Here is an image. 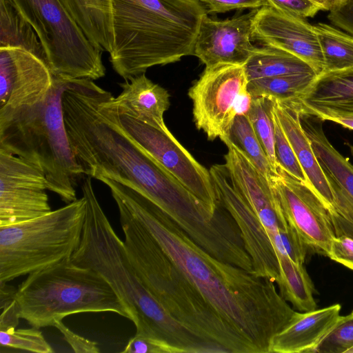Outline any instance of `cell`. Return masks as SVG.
I'll return each instance as SVG.
<instances>
[{
	"mask_svg": "<svg viewBox=\"0 0 353 353\" xmlns=\"http://www.w3.org/2000/svg\"><path fill=\"white\" fill-rule=\"evenodd\" d=\"M54 327L63 334L64 339L76 353H99L97 344L71 331L62 321H57Z\"/></svg>",
	"mask_w": 353,
	"mask_h": 353,
	"instance_id": "obj_40",
	"label": "cell"
},
{
	"mask_svg": "<svg viewBox=\"0 0 353 353\" xmlns=\"http://www.w3.org/2000/svg\"><path fill=\"white\" fill-rule=\"evenodd\" d=\"M225 166L232 183L269 234L274 236L285 230L288 223L269 181L231 140L225 143Z\"/></svg>",
	"mask_w": 353,
	"mask_h": 353,
	"instance_id": "obj_17",
	"label": "cell"
},
{
	"mask_svg": "<svg viewBox=\"0 0 353 353\" xmlns=\"http://www.w3.org/2000/svg\"><path fill=\"white\" fill-rule=\"evenodd\" d=\"M106 185L217 313L256 349L269 353L272 338L296 312L274 283L221 261L196 243L176 223L139 192L114 179Z\"/></svg>",
	"mask_w": 353,
	"mask_h": 353,
	"instance_id": "obj_1",
	"label": "cell"
},
{
	"mask_svg": "<svg viewBox=\"0 0 353 353\" xmlns=\"http://www.w3.org/2000/svg\"><path fill=\"white\" fill-rule=\"evenodd\" d=\"M207 14L223 13L232 10L270 6L268 0H199Z\"/></svg>",
	"mask_w": 353,
	"mask_h": 353,
	"instance_id": "obj_38",
	"label": "cell"
},
{
	"mask_svg": "<svg viewBox=\"0 0 353 353\" xmlns=\"http://www.w3.org/2000/svg\"><path fill=\"white\" fill-rule=\"evenodd\" d=\"M288 223L314 252L328 256L336 236L328 209L310 185L279 165L268 179Z\"/></svg>",
	"mask_w": 353,
	"mask_h": 353,
	"instance_id": "obj_12",
	"label": "cell"
},
{
	"mask_svg": "<svg viewBox=\"0 0 353 353\" xmlns=\"http://www.w3.org/2000/svg\"><path fill=\"white\" fill-rule=\"evenodd\" d=\"M52 81L48 66L34 54L0 48V116L42 100Z\"/></svg>",
	"mask_w": 353,
	"mask_h": 353,
	"instance_id": "obj_15",
	"label": "cell"
},
{
	"mask_svg": "<svg viewBox=\"0 0 353 353\" xmlns=\"http://www.w3.org/2000/svg\"><path fill=\"white\" fill-rule=\"evenodd\" d=\"M314 26L323 57V72L353 67V37L325 23Z\"/></svg>",
	"mask_w": 353,
	"mask_h": 353,
	"instance_id": "obj_28",
	"label": "cell"
},
{
	"mask_svg": "<svg viewBox=\"0 0 353 353\" xmlns=\"http://www.w3.org/2000/svg\"><path fill=\"white\" fill-rule=\"evenodd\" d=\"M316 4L321 10L332 11L344 3L346 0H310Z\"/></svg>",
	"mask_w": 353,
	"mask_h": 353,
	"instance_id": "obj_42",
	"label": "cell"
},
{
	"mask_svg": "<svg viewBox=\"0 0 353 353\" xmlns=\"http://www.w3.org/2000/svg\"><path fill=\"white\" fill-rule=\"evenodd\" d=\"M117 203L128 259L145 288L178 321L220 345L225 352L256 353L190 283L145 228Z\"/></svg>",
	"mask_w": 353,
	"mask_h": 353,
	"instance_id": "obj_5",
	"label": "cell"
},
{
	"mask_svg": "<svg viewBox=\"0 0 353 353\" xmlns=\"http://www.w3.org/2000/svg\"><path fill=\"white\" fill-rule=\"evenodd\" d=\"M86 214L84 196L41 216L0 226V282L70 260Z\"/></svg>",
	"mask_w": 353,
	"mask_h": 353,
	"instance_id": "obj_8",
	"label": "cell"
},
{
	"mask_svg": "<svg viewBox=\"0 0 353 353\" xmlns=\"http://www.w3.org/2000/svg\"><path fill=\"white\" fill-rule=\"evenodd\" d=\"M230 140L239 146L268 180L274 170L247 116L236 117Z\"/></svg>",
	"mask_w": 353,
	"mask_h": 353,
	"instance_id": "obj_29",
	"label": "cell"
},
{
	"mask_svg": "<svg viewBox=\"0 0 353 353\" xmlns=\"http://www.w3.org/2000/svg\"><path fill=\"white\" fill-rule=\"evenodd\" d=\"M0 330L17 328V316L15 293L17 289L5 282H0Z\"/></svg>",
	"mask_w": 353,
	"mask_h": 353,
	"instance_id": "obj_35",
	"label": "cell"
},
{
	"mask_svg": "<svg viewBox=\"0 0 353 353\" xmlns=\"http://www.w3.org/2000/svg\"><path fill=\"white\" fill-rule=\"evenodd\" d=\"M123 353H180L179 350L161 340L134 334L121 351Z\"/></svg>",
	"mask_w": 353,
	"mask_h": 353,
	"instance_id": "obj_36",
	"label": "cell"
},
{
	"mask_svg": "<svg viewBox=\"0 0 353 353\" xmlns=\"http://www.w3.org/2000/svg\"><path fill=\"white\" fill-rule=\"evenodd\" d=\"M327 256L353 270V239L347 236H335Z\"/></svg>",
	"mask_w": 353,
	"mask_h": 353,
	"instance_id": "obj_39",
	"label": "cell"
},
{
	"mask_svg": "<svg viewBox=\"0 0 353 353\" xmlns=\"http://www.w3.org/2000/svg\"><path fill=\"white\" fill-rule=\"evenodd\" d=\"M249 80L243 65L217 63L205 66L199 79L189 89L195 125L208 140H230L237 104L248 91Z\"/></svg>",
	"mask_w": 353,
	"mask_h": 353,
	"instance_id": "obj_11",
	"label": "cell"
},
{
	"mask_svg": "<svg viewBox=\"0 0 353 353\" xmlns=\"http://www.w3.org/2000/svg\"><path fill=\"white\" fill-rule=\"evenodd\" d=\"M272 111L296 154L308 184L330 210L334 205V194L302 127L299 105L295 102L281 103L274 100Z\"/></svg>",
	"mask_w": 353,
	"mask_h": 353,
	"instance_id": "obj_20",
	"label": "cell"
},
{
	"mask_svg": "<svg viewBox=\"0 0 353 353\" xmlns=\"http://www.w3.org/2000/svg\"><path fill=\"white\" fill-rule=\"evenodd\" d=\"M32 26L53 77L96 80L105 75L102 51L86 37L59 0H12Z\"/></svg>",
	"mask_w": 353,
	"mask_h": 353,
	"instance_id": "obj_9",
	"label": "cell"
},
{
	"mask_svg": "<svg viewBox=\"0 0 353 353\" xmlns=\"http://www.w3.org/2000/svg\"><path fill=\"white\" fill-rule=\"evenodd\" d=\"M353 347V311L341 316L312 353H347Z\"/></svg>",
	"mask_w": 353,
	"mask_h": 353,
	"instance_id": "obj_32",
	"label": "cell"
},
{
	"mask_svg": "<svg viewBox=\"0 0 353 353\" xmlns=\"http://www.w3.org/2000/svg\"><path fill=\"white\" fill-rule=\"evenodd\" d=\"M220 203L239 229L252 271L259 277L274 283L279 278V263L272 241L258 217L236 190L224 164L209 170Z\"/></svg>",
	"mask_w": 353,
	"mask_h": 353,
	"instance_id": "obj_14",
	"label": "cell"
},
{
	"mask_svg": "<svg viewBox=\"0 0 353 353\" xmlns=\"http://www.w3.org/2000/svg\"><path fill=\"white\" fill-rule=\"evenodd\" d=\"M206 14L199 0H112L114 70L129 80L193 55Z\"/></svg>",
	"mask_w": 353,
	"mask_h": 353,
	"instance_id": "obj_4",
	"label": "cell"
},
{
	"mask_svg": "<svg viewBox=\"0 0 353 353\" xmlns=\"http://www.w3.org/2000/svg\"><path fill=\"white\" fill-rule=\"evenodd\" d=\"M279 278L276 284L281 297L301 312L316 309L314 285L303 264H298L284 254H278Z\"/></svg>",
	"mask_w": 353,
	"mask_h": 353,
	"instance_id": "obj_26",
	"label": "cell"
},
{
	"mask_svg": "<svg viewBox=\"0 0 353 353\" xmlns=\"http://www.w3.org/2000/svg\"><path fill=\"white\" fill-rule=\"evenodd\" d=\"M0 48L26 50L47 65L46 55L37 34L12 0H0Z\"/></svg>",
	"mask_w": 353,
	"mask_h": 353,
	"instance_id": "obj_25",
	"label": "cell"
},
{
	"mask_svg": "<svg viewBox=\"0 0 353 353\" xmlns=\"http://www.w3.org/2000/svg\"><path fill=\"white\" fill-rule=\"evenodd\" d=\"M244 66L249 81L288 74H316L303 60L287 51L269 46L256 47Z\"/></svg>",
	"mask_w": 353,
	"mask_h": 353,
	"instance_id": "obj_24",
	"label": "cell"
},
{
	"mask_svg": "<svg viewBox=\"0 0 353 353\" xmlns=\"http://www.w3.org/2000/svg\"><path fill=\"white\" fill-rule=\"evenodd\" d=\"M332 121L336 122L341 125L353 130V117H345L334 119Z\"/></svg>",
	"mask_w": 353,
	"mask_h": 353,
	"instance_id": "obj_43",
	"label": "cell"
},
{
	"mask_svg": "<svg viewBox=\"0 0 353 353\" xmlns=\"http://www.w3.org/2000/svg\"><path fill=\"white\" fill-rule=\"evenodd\" d=\"M273 243L278 254H284L298 264H304L308 246L295 229L288 223L285 230L275 236Z\"/></svg>",
	"mask_w": 353,
	"mask_h": 353,
	"instance_id": "obj_34",
	"label": "cell"
},
{
	"mask_svg": "<svg viewBox=\"0 0 353 353\" xmlns=\"http://www.w3.org/2000/svg\"><path fill=\"white\" fill-rule=\"evenodd\" d=\"M14 298L18 317L38 328L54 327L64 317L82 312H112L130 318L99 273L71 259L29 274Z\"/></svg>",
	"mask_w": 353,
	"mask_h": 353,
	"instance_id": "obj_7",
	"label": "cell"
},
{
	"mask_svg": "<svg viewBox=\"0 0 353 353\" xmlns=\"http://www.w3.org/2000/svg\"><path fill=\"white\" fill-rule=\"evenodd\" d=\"M347 353H353V347L350 349Z\"/></svg>",
	"mask_w": 353,
	"mask_h": 353,
	"instance_id": "obj_44",
	"label": "cell"
},
{
	"mask_svg": "<svg viewBox=\"0 0 353 353\" xmlns=\"http://www.w3.org/2000/svg\"><path fill=\"white\" fill-rule=\"evenodd\" d=\"M252 40L287 51L309 64L316 76L324 71L321 46L314 30L306 19L271 6L256 10Z\"/></svg>",
	"mask_w": 353,
	"mask_h": 353,
	"instance_id": "obj_16",
	"label": "cell"
},
{
	"mask_svg": "<svg viewBox=\"0 0 353 353\" xmlns=\"http://www.w3.org/2000/svg\"><path fill=\"white\" fill-rule=\"evenodd\" d=\"M269 6L304 19L314 17L321 8L310 0H268Z\"/></svg>",
	"mask_w": 353,
	"mask_h": 353,
	"instance_id": "obj_37",
	"label": "cell"
},
{
	"mask_svg": "<svg viewBox=\"0 0 353 353\" xmlns=\"http://www.w3.org/2000/svg\"><path fill=\"white\" fill-rule=\"evenodd\" d=\"M119 85L121 92L117 97L112 94L109 97V103L115 110L157 128H168L163 115L170 106V94L165 88L145 73Z\"/></svg>",
	"mask_w": 353,
	"mask_h": 353,
	"instance_id": "obj_22",
	"label": "cell"
},
{
	"mask_svg": "<svg viewBox=\"0 0 353 353\" xmlns=\"http://www.w3.org/2000/svg\"><path fill=\"white\" fill-rule=\"evenodd\" d=\"M327 18L334 26L353 35V0H346L339 7L330 11Z\"/></svg>",
	"mask_w": 353,
	"mask_h": 353,
	"instance_id": "obj_41",
	"label": "cell"
},
{
	"mask_svg": "<svg viewBox=\"0 0 353 353\" xmlns=\"http://www.w3.org/2000/svg\"><path fill=\"white\" fill-rule=\"evenodd\" d=\"M105 91L93 80L77 79L62 95L66 132L84 174L127 185L181 228L192 226L203 203L125 134L105 104Z\"/></svg>",
	"mask_w": 353,
	"mask_h": 353,
	"instance_id": "obj_2",
	"label": "cell"
},
{
	"mask_svg": "<svg viewBox=\"0 0 353 353\" xmlns=\"http://www.w3.org/2000/svg\"><path fill=\"white\" fill-rule=\"evenodd\" d=\"M272 112L274 123V149L277 166L279 165L294 177L307 183L304 172L272 108Z\"/></svg>",
	"mask_w": 353,
	"mask_h": 353,
	"instance_id": "obj_33",
	"label": "cell"
},
{
	"mask_svg": "<svg viewBox=\"0 0 353 353\" xmlns=\"http://www.w3.org/2000/svg\"><path fill=\"white\" fill-rule=\"evenodd\" d=\"M339 304L303 313L296 312L290 323L271 339L269 353H312L339 317Z\"/></svg>",
	"mask_w": 353,
	"mask_h": 353,
	"instance_id": "obj_21",
	"label": "cell"
},
{
	"mask_svg": "<svg viewBox=\"0 0 353 353\" xmlns=\"http://www.w3.org/2000/svg\"><path fill=\"white\" fill-rule=\"evenodd\" d=\"M111 94L105 91V104L125 134L213 212L219 211L221 205L210 170L194 158L168 128H157L115 110L109 103Z\"/></svg>",
	"mask_w": 353,
	"mask_h": 353,
	"instance_id": "obj_10",
	"label": "cell"
},
{
	"mask_svg": "<svg viewBox=\"0 0 353 353\" xmlns=\"http://www.w3.org/2000/svg\"><path fill=\"white\" fill-rule=\"evenodd\" d=\"M88 39L99 50L114 46L112 0H59Z\"/></svg>",
	"mask_w": 353,
	"mask_h": 353,
	"instance_id": "obj_23",
	"label": "cell"
},
{
	"mask_svg": "<svg viewBox=\"0 0 353 353\" xmlns=\"http://www.w3.org/2000/svg\"><path fill=\"white\" fill-rule=\"evenodd\" d=\"M1 347L24 350L35 353H53L51 345L44 338L39 328L0 330Z\"/></svg>",
	"mask_w": 353,
	"mask_h": 353,
	"instance_id": "obj_31",
	"label": "cell"
},
{
	"mask_svg": "<svg viewBox=\"0 0 353 353\" xmlns=\"http://www.w3.org/2000/svg\"><path fill=\"white\" fill-rule=\"evenodd\" d=\"M48 184L37 165L0 148V226H8L50 211Z\"/></svg>",
	"mask_w": 353,
	"mask_h": 353,
	"instance_id": "obj_13",
	"label": "cell"
},
{
	"mask_svg": "<svg viewBox=\"0 0 353 353\" xmlns=\"http://www.w3.org/2000/svg\"><path fill=\"white\" fill-rule=\"evenodd\" d=\"M273 104V99L252 97L251 107L247 117L275 172L277 163L274 149V123L272 112Z\"/></svg>",
	"mask_w": 353,
	"mask_h": 353,
	"instance_id": "obj_30",
	"label": "cell"
},
{
	"mask_svg": "<svg viewBox=\"0 0 353 353\" xmlns=\"http://www.w3.org/2000/svg\"><path fill=\"white\" fill-rule=\"evenodd\" d=\"M316 74H295L249 81L248 89L252 97H263L281 103L296 101L310 88Z\"/></svg>",
	"mask_w": 353,
	"mask_h": 353,
	"instance_id": "obj_27",
	"label": "cell"
},
{
	"mask_svg": "<svg viewBox=\"0 0 353 353\" xmlns=\"http://www.w3.org/2000/svg\"><path fill=\"white\" fill-rule=\"evenodd\" d=\"M256 10L225 20L206 14L201 21L193 55L210 66L217 63L244 65L255 46L252 44V23Z\"/></svg>",
	"mask_w": 353,
	"mask_h": 353,
	"instance_id": "obj_18",
	"label": "cell"
},
{
	"mask_svg": "<svg viewBox=\"0 0 353 353\" xmlns=\"http://www.w3.org/2000/svg\"><path fill=\"white\" fill-rule=\"evenodd\" d=\"M293 102L323 121L353 117V67L316 76L306 92Z\"/></svg>",
	"mask_w": 353,
	"mask_h": 353,
	"instance_id": "obj_19",
	"label": "cell"
},
{
	"mask_svg": "<svg viewBox=\"0 0 353 353\" xmlns=\"http://www.w3.org/2000/svg\"><path fill=\"white\" fill-rule=\"evenodd\" d=\"M81 192L86 214L81 243L71 261L92 268L107 281L128 311L135 334L165 341L180 353L214 352V342L171 316L140 280L97 198L91 177L83 180Z\"/></svg>",
	"mask_w": 353,
	"mask_h": 353,
	"instance_id": "obj_3",
	"label": "cell"
},
{
	"mask_svg": "<svg viewBox=\"0 0 353 353\" xmlns=\"http://www.w3.org/2000/svg\"><path fill=\"white\" fill-rule=\"evenodd\" d=\"M70 81L53 77L42 100L0 116V148L39 166L48 190L66 204L77 199L76 187L84 174L64 122L62 95Z\"/></svg>",
	"mask_w": 353,
	"mask_h": 353,
	"instance_id": "obj_6",
	"label": "cell"
}]
</instances>
